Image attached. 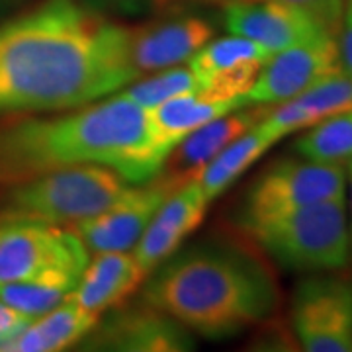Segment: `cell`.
Returning a JSON list of instances; mask_svg holds the SVG:
<instances>
[{"label":"cell","mask_w":352,"mask_h":352,"mask_svg":"<svg viewBox=\"0 0 352 352\" xmlns=\"http://www.w3.org/2000/svg\"><path fill=\"white\" fill-rule=\"evenodd\" d=\"M100 315L90 314L69 298L67 302L51 309L50 314L36 317L30 325L18 333L2 352H57L73 344H80Z\"/></svg>","instance_id":"obj_19"},{"label":"cell","mask_w":352,"mask_h":352,"mask_svg":"<svg viewBox=\"0 0 352 352\" xmlns=\"http://www.w3.org/2000/svg\"><path fill=\"white\" fill-rule=\"evenodd\" d=\"M311 18L325 34L339 38L342 0H278Z\"/></svg>","instance_id":"obj_25"},{"label":"cell","mask_w":352,"mask_h":352,"mask_svg":"<svg viewBox=\"0 0 352 352\" xmlns=\"http://www.w3.org/2000/svg\"><path fill=\"white\" fill-rule=\"evenodd\" d=\"M340 67L339 41L331 36L296 43L274 53L247 92L249 104L276 106L317 85Z\"/></svg>","instance_id":"obj_10"},{"label":"cell","mask_w":352,"mask_h":352,"mask_svg":"<svg viewBox=\"0 0 352 352\" xmlns=\"http://www.w3.org/2000/svg\"><path fill=\"white\" fill-rule=\"evenodd\" d=\"M190 92H200V85L194 71L190 67L175 65L168 69H161L159 75L133 82L122 94L131 102H135L143 110H151L163 102L173 100L176 96L190 94Z\"/></svg>","instance_id":"obj_24"},{"label":"cell","mask_w":352,"mask_h":352,"mask_svg":"<svg viewBox=\"0 0 352 352\" xmlns=\"http://www.w3.org/2000/svg\"><path fill=\"white\" fill-rule=\"evenodd\" d=\"M135 78L127 28L82 0H43L0 24V116L75 110Z\"/></svg>","instance_id":"obj_1"},{"label":"cell","mask_w":352,"mask_h":352,"mask_svg":"<svg viewBox=\"0 0 352 352\" xmlns=\"http://www.w3.org/2000/svg\"><path fill=\"white\" fill-rule=\"evenodd\" d=\"M208 204L198 180L180 186L163 201L138 245L131 249L145 274H151L159 264L178 251L180 243L201 223Z\"/></svg>","instance_id":"obj_15"},{"label":"cell","mask_w":352,"mask_h":352,"mask_svg":"<svg viewBox=\"0 0 352 352\" xmlns=\"http://www.w3.org/2000/svg\"><path fill=\"white\" fill-rule=\"evenodd\" d=\"M344 163L315 161L307 157H288L268 164L254 178L245 196L241 219H254L321 204L344 200Z\"/></svg>","instance_id":"obj_6"},{"label":"cell","mask_w":352,"mask_h":352,"mask_svg":"<svg viewBox=\"0 0 352 352\" xmlns=\"http://www.w3.org/2000/svg\"><path fill=\"white\" fill-rule=\"evenodd\" d=\"M340 67L352 76V0H342V18L339 30Z\"/></svg>","instance_id":"obj_27"},{"label":"cell","mask_w":352,"mask_h":352,"mask_svg":"<svg viewBox=\"0 0 352 352\" xmlns=\"http://www.w3.org/2000/svg\"><path fill=\"white\" fill-rule=\"evenodd\" d=\"M80 276L67 270H50L22 282H10L0 286V300L30 319L50 314L57 305L67 302Z\"/></svg>","instance_id":"obj_21"},{"label":"cell","mask_w":352,"mask_h":352,"mask_svg":"<svg viewBox=\"0 0 352 352\" xmlns=\"http://www.w3.org/2000/svg\"><path fill=\"white\" fill-rule=\"evenodd\" d=\"M30 317L16 311L8 303L0 300V351H4V346L30 325Z\"/></svg>","instance_id":"obj_26"},{"label":"cell","mask_w":352,"mask_h":352,"mask_svg":"<svg viewBox=\"0 0 352 352\" xmlns=\"http://www.w3.org/2000/svg\"><path fill=\"white\" fill-rule=\"evenodd\" d=\"M173 192L175 190L163 178L155 176L149 182H143V186L126 188L108 210L76 221L69 229L90 252L131 251Z\"/></svg>","instance_id":"obj_9"},{"label":"cell","mask_w":352,"mask_h":352,"mask_svg":"<svg viewBox=\"0 0 352 352\" xmlns=\"http://www.w3.org/2000/svg\"><path fill=\"white\" fill-rule=\"evenodd\" d=\"M82 2L88 8L100 14H139L157 4V0H82Z\"/></svg>","instance_id":"obj_28"},{"label":"cell","mask_w":352,"mask_h":352,"mask_svg":"<svg viewBox=\"0 0 352 352\" xmlns=\"http://www.w3.org/2000/svg\"><path fill=\"white\" fill-rule=\"evenodd\" d=\"M161 2H166V0H157V4H161ZM206 2H219V4H231V2H241V0H206Z\"/></svg>","instance_id":"obj_30"},{"label":"cell","mask_w":352,"mask_h":352,"mask_svg":"<svg viewBox=\"0 0 352 352\" xmlns=\"http://www.w3.org/2000/svg\"><path fill=\"white\" fill-rule=\"evenodd\" d=\"M87 264V247L71 229L32 221L0 223V286L50 270L82 276Z\"/></svg>","instance_id":"obj_7"},{"label":"cell","mask_w":352,"mask_h":352,"mask_svg":"<svg viewBox=\"0 0 352 352\" xmlns=\"http://www.w3.org/2000/svg\"><path fill=\"white\" fill-rule=\"evenodd\" d=\"M226 28L229 34L252 39L272 53L329 36L311 18L278 0H241L227 4Z\"/></svg>","instance_id":"obj_14"},{"label":"cell","mask_w":352,"mask_h":352,"mask_svg":"<svg viewBox=\"0 0 352 352\" xmlns=\"http://www.w3.org/2000/svg\"><path fill=\"white\" fill-rule=\"evenodd\" d=\"M212 38V24L194 14H175L139 28H127L129 63L138 76L186 63Z\"/></svg>","instance_id":"obj_12"},{"label":"cell","mask_w":352,"mask_h":352,"mask_svg":"<svg viewBox=\"0 0 352 352\" xmlns=\"http://www.w3.org/2000/svg\"><path fill=\"white\" fill-rule=\"evenodd\" d=\"M243 229L278 264L300 272H333L351 261L344 200L311 204L282 214L241 219Z\"/></svg>","instance_id":"obj_5"},{"label":"cell","mask_w":352,"mask_h":352,"mask_svg":"<svg viewBox=\"0 0 352 352\" xmlns=\"http://www.w3.org/2000/svg\"><path fill=\"white\" fill-rule=\"evenodd\" d=\"M346 110H352V76L344 69H339L302 94L270 106L263 118V126L280 141L294 131L309 129Z\"/></svg>","instance_id":"obj_16"},{"label":"cell","mask_w":352,"mask_h":352,"mask_svg":"<svg viewBox=\"0 0 352 352\" xmlns=\"http://www.w3.org/2000/svg\"><path fill=\"white\" fill-rule=\"evenodd\" d=\"M270 106L266 104H251L229 112L206 126L194 129L182 141H178L170 153L164 157L163 166L159 170V178L173 190L198 180L204 168L214 161L229 143L249 131L268 113Z\"/></svg>","instance_id":"obj_13"},{"label":"cell","mask_w":352,"mask_h":352,"mask_svg":"<svg viewBox=\"0 0 352 352\" xmlns=\"http://www.w3.org/2000/svg\"><path fill=\"white\" fill-rule=\"evenodd\" d=\"M274 143H278V139L263 126V122H258L233 143H229L226 149L204 168V173L198 178V184L206 200L212 201L219 194H223Z\"/></svg>","instance_id":"obj_20"},{"label":"cell","mask_w":352,"mask_h":352,"mask_svg":"<svg viewBox=\"0 0 352 352\" xmlns=\"http://www.w3.org/2000/svg\"><path fill=\"white\" fill-rule=\"evenodd\" d=\"M12 4V0H0V10H4L6 6H10Z\"/></svg>","instance_id":"obj_31"},{"label":"cell","mask_w":352,"mask_h":352,"mask_svg":"<svg viewBox=\"0 0 352 352\" xmlns=\"http://www.w3.org/2000/svg\"><path fill=\"white\" fill-rule=\"evenodd\" d=\"M294 147L307 159L346 163L352 159V110L335 113L311 126Z\"/></svg>","instance_id":"obj_22"},{"label":"cell","mask_w":352,"mask_h":352,"mask_svg":"<svg viewBox=\"0 0 352 352\" xmlns=\"http://www.w3.org/2000/svg\"><path fill=\"white\" fill-rule=\"evenodd\" d=\"M272 55H274L272 51L258 45L256 41L231 34L229 38L217 39L214 43L204 45L190 59L188 67L194 71V75L198 78V85L201 87L215 73H221V71H227L231 67L249 63V61L266 63Z\"/></svg>","instance_id":"obj_23"},{"label":"cell","mask_w":352,"mask_h":352,"mask_svg":"<svg viewBox=\"0 0 352 352\" xmlns=\"http://www.w3.org/2000/svg\"><path fill=\"white\" fill-rule=\"evenodd\" d=\"M6 188L0 198V223L73 226L108 210L126 192L127 182L108 166L76 164Z\"/></svg>","instance_id":"obj_4"},{"label":"cell","mask_w":352,"mask_h":352,"mask_svg":"<svg viewBox=\"0 0 352 352\" xmlns=\"http://www.w3.org/2000/svg\"><path fill=\"white\" fill-rule=\"evenodd\" d=\"M155 268L143 302L190 333L227 339L266 321L278 307L270 270L231 243H198Z\"/></svg>","instance_id":"obj_3"},{"label":"cell","mask_w":352,"mask_h":352,"mask_svg":"<svg viewBox=\"0 0 352 352\" xmlns=\"http://www.w3.org/2000/svg\"><path fill=\"white\" fill-rule=\"evenodd\" d=\"M292 329L307 352H352V284L331 274L303 278L292 298Z\"/></svg>","instance_id":"obj_8"},{"label":"cell","mask_w":352,"mask_h":352,"mask_svg":"<svg viewBox=\"0 0 352 352\" xmlns=\"http://www.w3.org/2000/svg\"><path fill=\"white\" fill-rule=\"evenodd\" d=\"M147 110L124 94L53 118H30L0 127V186L76 164H102L127 184L159 175Z\"/></svg>","instance_id":"obj_2"},{"label":"cell","mask_w":352,"mask_h":352,"mask_svg":"<svg viewBox=\"0 0 352 352\" xmlns=\"http://www.w3.org/2000/svg\"><path fill=\"white\" fill-rule=\"evenodd\" d=\"M87 351L180 352L194 349L190 331L147 302L110 314L80 340Z\"/></svg>","instance_id":"obj_11"},{"label":"cell","mask_w":352,"mask_h":352,"mask_svg":"<svg viewBox=\"0 0 352 352\" xmlns=\"http://www.w3.org/2000/svg\"><path fill=\"white\" fill-rule=\"evenodd\" d=\"M245 106H251L247 102V96L214 98L201 92H190L163 102L147 110L153 145L163 157H166L176 143L182 141L194 129Z\"/></svg>","instance_id":"obj_17"},{"label":"cell","mask_w":352,"mask_h":352,"mask_svg":"<svg viewBox=\"0 0 352 352\" xmlns=\"http://www.w3.org/2000/svg\"><path fill=\"white\" fill-rule=\"evenodd\" d=\"M346 168V180H349V186H351V221H349V233H351V247H352V159H349L344 163Z\"/></svg>","instance_id":"obj_29"},{"label":"cell","mask_w":352,"mask_h":352,"mask_svg":"<svg viewBox=\"0 0 352 352\" xmlns=\"http://www.w3.org/2000/svg\"><path fill=\"white\" fill-rule=\"evenodd\" d=\"M145 276L133 252H96L71 298L90 314L100 315L129 298Z\"/></svg>","instance_id":"obj_18"}]
</instances>
